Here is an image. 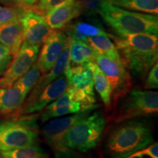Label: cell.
Listing matches in <instances>:
<instances>
[{
	"mask_svg": "<svg viewBox=\"0 0 158 158\" xmlns=\"http://www.w3.org/2000/svg\"><path fill=\"white\" fill-rule=\"evenodd\" d=\"M114 40L125 66L136 77L145 78L157 62V35H126L114 37Z\"/></svg>",
	"mask_w": 158,
	"mask_h": 158,
	"instance_id": "cell-1",
	"label": "cell"
},
{
	"mask_svg": "<svg viewBox=\"0 0 158 158\" xmlns=\"http://www.w3.org/2000/svg\"><path fill=\"white\" fill-rule=\"evenodd\" d=\"M118 124L106 141V151L111 158H127L153 142L152 130L145 122L133 118Z\"/></svg>",
	"mask_w": 158,
	"mask_h": 158,
	"instance_id": "cell-2",
	"label": "cell"
},
{
	"mask_svg": "<svg viewBox=\"0 0 158 158\" xmlns=\"http://www.w3.org/2000/svg\"><path fill=\"white\" fill-rule=\"evenodd\" d=\"M118 36L131 34L157 35V15L120 8L103 1L99 13Z\"/></svg>",
	"mask_w": 158,
	"mask_h": 158,
	"instance_id": "cell-3",
	"label": "cell"
},
{
	"mask_svg": "<svg viewBox=\"0 0 158 158\" xmlns=\"http://www.w3.org/2000/svg\"><path fill=\"white\" fill-rule=\"evenodd\" d=\"M106 125V119L101 110L92 111L75 122L62 136V143L76 151L86 152L101 140Z\"/></svg>",
	"mask_w": 158,
	"mask_h": 158,
	"instance_id": "cell-4",
	"label": "cell"
},
{
	"mask_svg": "<svg viewBox=\"0 0 158 158\" xmlns=\"http://www.w3.org/2000/svg\"><path fill=\"white\" fill-rule=\"evenodd\" d=\"M37 115H12L0 121V151L37 143L39 135Z\"/></svg>",
	"mask_w": 158,
	"mask_h": 158,
	"instance_id": "cell-5",
	"label": "cell"
},
{
	"mask_svg": "<svg viewBox=\"0 0 158 158\" xmlns=\"http://www.w3.org/2000/svg\"><path fill=\"white\" fill-rule=\"evenodd\" d=\"M121 100L111 118L115 123L152 115L158 111V93L155 91L130 89Z\"/></svg>",
	"mask_w": 158,
	"mask_h": 158,
	"instance_id": "cell-6",
	"label": "cell"
},
{
	"mask_svg": "<svg viewBox=\"0 0 158 158\" xmlns=\"http://www.w3.org/2000/svg\"><path fill=\"white\" fill-rule=\"evenodd\" d=\"M94 62L107 78L111 91V103L118 101L132 89V77L123 61H118L104 55L95 54Z\"/></svg>",
	"mask_w": 158,
	"mask_h": 158,
	"instance_id": "cell-7",
	"label": "cell"
},
{
	"mask_svg": "<svg viewBox=\"0 0 158 158\" xmlns=\"http://www.w3.org/2000/svg\"><path fill=\"white\" fill-rule=\"evenodd\" d=\"M95 109H89L74 114L73 115L64 118L51 120L42 129L43 138L54 151L55 157L62 158L67 155L71 149L66 147L62 143V136L75 122L85 117Z\"/></svg>",
	"mask_w": 158,
	"mask_h": 158,
	"instance_id": "cell-8",
	"label": "cell"
},
{
	"mask_svg": "<svg viewBox=\"0 0 158 158\" xmlns=\"http://www.w3.org/2000/svg\"><path fill=\"white\" fill-rule=\"evenodd\" d=\"M40 46L23 41L7 70L0 78V87H10L33 66L38 57Z\"/></svg>",
	"mask_w": 158,
	"mask_h": 158,
	"instance_id": "cell-9",
	"label": "cell"
},
{
	"mask_svg": "<svg viewBox=\"0 0 158 158\" xmlns=\"http://www.w3.org/2000/svg\"><path fill=\"white\" fill-rule=\"evenodd\" d=\"M19 21L23 41L29 44L41 45L51 31L42 13L32 7H20Z\"/></svg>",
	"mask_w": 158,
	"mask_h": 158,
	"instance_id": "cell-10",
	"label": "cell"
},
{
	"mask_svg": "<svg viewBox=\"0 0 158 158\" xmlns=\"http://www.w3.org/2000/svg\"><path fill=\"white\" fill-rule=\"evenodd\" d=\"M69 39L64 31L51 29L43 41L42 48L40 50L36 61L41 73L45 74L51 70Z\"/></svg>",
	"mask_w": 158,
	"mask_h": 158,
	"instance_id": "cell-11",
	"label": "cell"
},
{
	"mask_svg": "<svg viewBox=\"0 0 158 158\" xmlns=\"http://www.w3.org/2000/svg\"><path fill=\"white\" fill-rule=\"evenodd\" d=\"M68 80L64 72L62 76L46 86L30 103L23 104L15 115H27L35 114L48 106L62 96L68 86Z\"/></svg>",
	"mask_w": 158,
	"mask_h": 158,
	"instance_id": "cell-12",
	"label": "cell"
},
{
	"mask_svg": "<svg viewBox=\"0 0 158 158\" xmlns=\"http://www.w3.org/2000/svg\"><path fill=\"white\" fill-rule=\"evenodd\" d=\"M70 48V38L69 39L68 42L65 45L64 48H63L58 59H56L53 68H51V70L49 72L43 74V76H40V78H39L38 81L37 82L35 87L30 92V94H29L28 98L25 100L23 104H28L32 102L46 86H48L49 84H51L53 81H54L56 78H58L59 76H62L64 73L65 69L67 68V67L69 64Z\"/></svg>",
	"mask_w": 158,
	"mask_h": 158,
	"instance_id": "cell-13",
	"label": "cell"
},
{
	"mask_svg": "<svg viewBox=\"0 0 158 158\" xmlns=\"http://www.w3.org/2000/svg\"><path fill=\"white\" fill-rule=\"evenodd\" d=\"M81 13L82 4L80 0H77L46 12L43 16L51 29H60L68 26Z\"/></svg>",
	"mask_w": 158,
	"mask_h": 158,
	"instance_id": "cell-14",
	"label": "cell"
},
{
	"mask_svg": "<svg viewBox=\"0 0 158 158\" xmlns=\"http://www.w3.org/2000/svg\"><path fill=\"white\" fill-rule=\"evenodd\" d=\"M89 109L95 108H86L80 102L73 101L70 100L67 91H65L62 96L44 108V110L41 114L40 121L43 123L53 118H57L67 114H77Z\"/></svg>",
	"mask_w": 158,
	"mask_h": 158,
	"instance_id": "cell-15",
	"label": "cell"
},
{
	"mask_svg": "<svg viewBox=\"0 0 158 158\" xmlns=\"http://www.w3.org/2000/svg\"><path fill=\"white\" fill-rule=\"evenodd\" d=\"M64 73L70 86L94 95L93 76L88 64L73 67H70L68 64Z\"/></svg>",
	"mask_w": 158,
	"mask_h": 158,
	"instance_id": "cell-16",
	"label": "cell"
},
{
	"mask_svg": "<svg viewBox=\"0 0 158 158\" xmlns=\"http://www.w3.org/2000/svg\"><path fill=\"white\" fill-rule=\"evenodd\" d=\"M64 32L72 40H77L86 42L88 37L104 35L114 40V35L107 32L100 23L90 21H78L73 24H69L64 27Z\"/></svg>",
	"mask_w": 158,
	"mask_h": 158,
	"instance_id": "cell-17",
	"label": "cell"
},
{
	"mask_svg": "<svg viewBox=\"0 0 158 158\" xmlns=\"http://www.w3.org/2000/svg\"><path fill=\"white\" fill-rule=\"evenodd\" d=\"M21 89L13 84L9 88L0 87V115H15L26 100Z\"/></svg>",
	"mask_w": 158,
	"mask_h": 158,
	"instance_id": "cell-18",
	"label": "cell"
},
{
	"mask_svg": "<svg viewBox=\"0 0 158 158\" xmlns=\"http://www.w3.org/2000/svg\"><path fill=\"white\" fill-rule=\"evenodd\" d=\"M23 42V31L19 20L0 27V43L11 51L13 56Z\"/></svg>",
	"mask_w": 158,
	"mask_h": 158,
	"instance_id": "cell-19",
	"label": "cell"
},
{
	"mask_svg": "<svg viewBox=\"0 0 158 158\" xmlns=\"http://www.w3.org/2000/svg\"><path fill=\"white\" fill-rule=\"evenodd\" d=\"M96 53L87 43L81 40L70 39V67L83 65L94 60Z\"/></svg>",
	"mask_w": 158,
	"mask_h": 158,
	"instance_id": "cell-20",
	"label": "cell"
},
{
	"mask_svg": "<svg viewBox=\"0 0 158 158\" xmlns=\"http://www.w3.org/2000/svg\"><path fill=\"white\" fill-rule=\"evenodd\" d=\"M87 64L92 73L94 89H95V90L98 92L106 109L109 110L112 106L111 91H110L109 83L103 73L100 70L98 65L94 62V61L89 62Z\"/></svg>",
	"mask_w": 158,
	"mask_h": 158,
	"instance_id": "cell-21",
	"label": "cell"
},
{
	"mask_svg": "<svg viewBox=\"0 0 158 158\" xmlns=\"http://www.w3.org/2000/svg\"><path fill=\"white\" fill-rule=\"evenodd\" d=\"M104 1L116 7L127 10L155 15L158 14V0H104Z\"/></svg>",
	"mask_w": 158,
	"mask_h": 158,
	"instance_id": "cell-22",
	"label": "cell"
},
{
	"mask_svg": "<svg viewBox=\"0 0 158 158\" xmlns=\"http://www.w3.org/2000/svg\"><path fill=\"white\" fill-rule=\"evenodd\" d=\"M111 39L104 35H98L88 37L86 43L92 47L96 54L104 55L118 61H123L115 43L111 40Z\"/></svg>",
	"mask_w": 158,
	"mask_h": 158,
	"instance_id": "cell-23",
	"label": "cell"
},
{
	"mask_svg": "<svg viewBox=\"0 0 158 158\" xmlns=\"http://www.w3.org/2000/svg\"><path fill=\"white\" fill-rule=\"evenodd\" d=\"M0 158H48V156L38 144L35 143L7 151H0Z\"/></svg>",
	"mask_w": 158,
	"mask_h": 158,
	"instance_id": "cell-24",
	"label": "cell"
},
{
	"mask_svg": "<svg viewBox=\"0 0 158 158\" xmlns=\"http://www.w3.org/2000/svg\"><path fill=\"white\" fill-rule=\"evenodd\" d=\"M42 73L35 62L23 76L18 79L14 84L21 89L23 95L27 98L32 89L35 87Z\"/></svg>",
	"mask_w": 158,
	"mask_h": 158,
	"instance_id": "cell-25",
	"label": "cell"
},
{
	"mask_svg": "<svg viewBox=\"0 0 158 158\" xmlns=\"http://www.w3.org/2000/svg\"><path fill=\"white\" fill-rule=\"evenodd\" d=\"M77 0H37L35 9L43 15L46 12Z\"/></svg>",
	"mask_w": 158,
	"mask_h": 158,
	"instance_id": "cell-26",
	"label": "cell"
},
{
	"mask_svg": "<svg viewBox=\"0 0 158 158\" xmlns=\"http://www.w3.org/2000/svg\"><path fill=\"white\" fill-rule=\"evenodd\" d=\"M20 7L0 5V27L19 20Z\"/></svg>",
	"mask_w": 158,
	"mask_h": 158,
	"instance_id": "cell-27",
	"label": "cell"
},
{
	"mask_svg": "<svg viewBox=\"0 0 158 158\" xmlns=\"http://www.w3.org/2000/svg\"><path fill=\"white\" fill-rule=\"evenodd\" d=\"M13 58L11 51L0 43V76H2L7 70Z\"/></svg>",
	"mask_w": 158,
	"mask_h": 158,
	"instance_id": "cell-28",
	"label": "cell"
},
{
	"mask_svg": "<svg viewBox=\"0 0 158 158\" xmlns=\"http://www.w3.org/2000/svg\"><path fill=\"white\" fill-rule=\"evenodd\" d=\"M82 4L83 13L87 15H94L99 13L104 0H80Z\"/></svg>",
	"mask_w": 158,
	"mask_h": 158,
	"instance_id": "cell-29",
	"label": "cell"
},
{
	"mask_svg": "<svg viewBox=\"0 0 158 158\" xmlns=\"http://www.w3.org/2000/svg\"><path fill=\"white\" fill-rule=\"evenodd\" d=\"M144 88L147 89H153L158 87V64L157 62L152 67L147 74Z\"/></svg>",
	"mask_w": 158,
	"mask_h": 158,
	"instance_id": "cell-30",
	"label": "cell"
},
{
	"mask_svg": "<svg viewBox=\"0 0 158 158\" xmlns=\"http://www.w3.org/2000/svg\"><path fill=\"white\" fill-rule=\"evenodd\" d=\"M37 0H0V2L19 7H34Z\"/></svg>",
	"mask_w": 158,
	"mask_h": 158,
	"instance_id": "cell-31",
	"label": "cell"
}]
</instances>
